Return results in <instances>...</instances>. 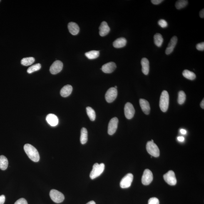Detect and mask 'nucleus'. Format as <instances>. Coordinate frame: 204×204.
Returning <instances> with one entry per match:
<instances>
[{"mask_svg":"<svg viewBox=\"0 0 204 204\" xmlns=\"http://www.w3.org/2000/svg\"><path fill=\"white\" fill-rule=\"evenodd\" d=\"M199 15L201 18H204V9L200 11L199 13Z\"/></svg>","mask_w":204,"mask_h":204,"instance_id":"4c0bfd02","label":"nucleus"},{"mask_svg":"<svg viewBox=\"0 0 204 204\" xmlns=\"http://www.w3.org/2000/svg\"><path fill=\"white\" fill-rule=\"evenodd\" d=\"M85 55L88 59H95L99 56L100 52L96 51H91L85 53Z\"/></svg>","mask_w":204,"mask_h":204,"instance_id":"393cba45","label":"nucleus"},{"mask_svg":"<svg viewBox=\"0 0 204 204\" xmlns=\"http://www.w3.org/2000/svg\"><path fill=\"white\" fill-rule=\"evenodd\" d=\"M118 120L114 117L110 120L108 127V133L110 135H113L116 132L118 128Z\"/></svg>","mask_w":204,"mask_h":204,"instance_id":"9d476101","label":"nucleus"},{"mask_svg":"<svg viewBox=\"0 0 204 204\" xmlns=\"http://www.w3.org/2000/svg\"><path fill=\"white\" fill-rule=\"evenodd\" d=\"M153 173L149 169L145 170L142 177V183L145 185H149L153 181Z\"/></svg>","mask_w":204,"mask_h":204,"instance_id":"1a4fd4ad","label":"nucleus"},{"mask_svg":"<svg viewBox=\"0 0 204 204\" xmlns=\"http://www.w3.org/2000/svg\"><path fill=\"white\" fill-rule=\"evenodd\" d=\"M133 174L128 173L122 178L120 183V187L123 189L129 188L133 182Z\"/></svg>","mask_w":204,"mask_h":204,"instance_id":"6e6552de","label":"nucleus"},{"mask_svg":"<svg viewBox=\"0 0 204 204\" xmlns=\"http://www.w3.org/2000/svg\"><path fill=\"white\" fill-rule=\"evenodd\" d=\"M127 40L124 38H120L116 39L113 43V46L116 48H121L126 46Z\"/></svg>","mask_w":204,"mask_h":204,"instance_id":"412c9836","label":"nucleus"},{"mask_svg":"<svg viewBox=\"0 0 204 204\" xmlns=\"http://www.w3.org/2000/svg\"><path fill=\"white\" fill-rule=\"evenodd\" d=\"M41 66L40 63H36V64L28 68L27 71V73H29V74H31V73L34 72L35 71H39V70L41 69Z\"/></svg>","mask_w":204,"mask_h":204,"instance_id":"c756f323","label":"nucleus"},{"mask_svg":"<svg viewBox=\"0 0 204 204\" xmlns=\"http://www.w3.org/2000/svg\"><path fill=\"white\" fill-rule=\"evenodd\" d=\"M0 2H1V1H0Z\"/></svg>","mask_w":204,"mask_h":204,"instance_id":"c03bdc74","label":"nucleus"},{"mask_svg":"<svg viewBox=\"0 0 204 204\" xmlns=\"http://www.w3.org/2000/svg\"><path fill=\"white\" fill-rule=\"evenodd\" d=\"M165 181L168 185L171 186H174L177 183V179L175 177V174L173 170H170L165 174L163 176Z\"/></svg>","mask_w":204,"mask_h":204,"instance_id":"0eeeda50","label":"nucleus"},{"mask_svg":"<svg viewBox=\"0 0 204 204\" xmlns=\"http://www.w3.org/2000/svg\"><path fill=\"white\" fill-rule=\"evenodd\" d=\"M46 121L48 124L51 126H57L59 122V120L57 116L53 114H49L46 117Z\"/></svg>","mask_w":204,"mask_h":204,"instance_id":"f3484780","label":"nucleus"},{"mask_svg":"<svg viewBox=\"0 0 204 204\" xmlns=\"http://www.w3.org/2000/svg\"><path fill=\"white\" fill-rule=\"evenodd\" d=\"M87 114L92 121H94L96 118V113L94 110L91 107H88L86 108Z\"/></svg>","mask_w":204,"mask_h":204,"instance_id":"cd10ccee","label":"nucleus"},{"mask_svg":"<svg viewBox=\"0 0 204 204\" xmlns=\"http://www.w3.org/2000/svg\"><path fill=\"white\" fill-rule=\"evenodd\" d=\"M204 99H203V100H202L201 103L200 104V106L201 107V108H203V109H204Z\"/></svg>","mask_w":204,"mask_h":204,"instance_id":"a19ab883","label":"nucleus"},{"mask_svg":"<svg viewBox=\"0 0 204 204\" xmlns=\"http://www.w3.org/2000/svg\"><path fill=\"white\" fill-rule=\"evenodd\" d=\"M118 95V91L115 88H111L108 89L105 95V98L107 102L111 103L114 101Z\"/></svg>","mask_w":204,"mask_h":204,"instance_id":"423d86ee","label":"nucleus"},{"mask_svg":"<svg viewBox=\"0 0 204 204\" xmlns=\"http://www.w3.org/2000/svg\"><path fill=\"white\" fill-rule=\"evenodd\" d=\"M183 75L184 77L190 80H193L196 78V75L195 73L188 70H185L183 71Z\"/></svg>","mask_w":204,"mask_h":204,"instance_id":"a878e982","label":"nucleus"},{"mask_svg":"<svg viewBox=\"0 0 204 204\" xmlns=\"http://www.w3.org/2000/svg\"><path fill=\"white\" fill-rule=\"evenodd\" d=\"M88 140V132L86 128H82L81 131L80 141L82 144L84 145L87 143Z\"/></svg>","mask_w":204,"mask_h":204,"instance_id":"4be33fe9","label":"nucleus"},{"mask_svg":"<svg viewBox=\"0 0 204 204\" xmlns=\"http://www.w3.org/2000/svg\"><path fill=\"white\" fill-rule=\"evenodd\" d=\"M51 199L55 203H61L64 200V196L61 192L55 190H52L50 192Z\"/></svg>","mask_w":204,"mask_h":204,"instance_id":"39448f33","label":"nucleus"},{"mask_svg":"<svg viewBox=\"0 0 204 204\" xmlns=\"http://www.w3.org/2000/svg\"><path fill=\"white\" fill-rule=\"evenodd\" d=\"M14 204H28V203L25 199L21 198L17 201Z\"/></svg>","mask_w":204,"mask_h":204,"instance_id":"f704fd0d","label":"nucleus"},{"mask_svg":"<svg viewBox=\"0 0 204 204\" xmlns=\"http://www.w3.org/2000/svg\"><path fill=\"white\" fill-rule=\"evenodd\" d=\"M99 34L101 36H104L109 33L110 28L108 24L105 21H103L101 23L99 27Z\"/></svg>","mask_w":204,"mask_h":204,"instance_id":"2eb2a0df","label":"nucleus"},{"mask_svg":"<svg viewBox=\"0 0 204 204\" xmlns=\"http://www.w3.org/2000/svg\"><path fill=\"white\" fill-rule=\"evenodd\" d=\"M186 99V95L185 93L183 91H180L179 92L178 102L179 104L182 105L183 104Z\"/></svg>","mask_w":204,"mask_h":204,"instance_id":"7c9ffc66","label":"nucleus"},{"mask_svg":"<svg viewBox=\"0 0 204 204\" xmlns=\"http://www.w3.org/2000/svg\"><path fill=\"white\" fill-rule=\"evenodd\" d=\"M114 88H116V89H117V87L116 86H115L114 87Z\"/></svg>","mask_w":204,"mask_h":204,"instance_id":"37998d69","label":"nucleus"},{"mask_svg":"<svg viewBox=\"0 0 204 204\" xmlns=\"http://www.w3.org/2000/svg\"><path fill=\"white\" fill-rule=\"evenodd\" d=\"M63 63L59 60L54 62L50 67V71L52 74L56 75L60 72L63 68Z\"/></svg>","mask_w":204,"mask_h":204,"instance_id":"9b49d317","label":"nucleus"},{"mask_svg":"<svg viewBox=\"0 0 204 204\" xmlns=\"http://www.w3.org/2000/svg\"><path fill=\"white\" fill-rule=\"evenodd\" d=\"M105 169V165L104 163L99 164L98 163H95L93 166L90 175V178L92 179H94L100 176L103 173Z\"/></svg>","mask_w":204,"mask_h":204,"instance_id":"7ed1b4c3","label":"nucleus"},{"mask_svg":"<svg viewBox=\"0 0 204 204\" xmlns=\"http://www.w3.org/2000/svg\"><path fill=\"white\" fill-rule=\"evenodd\" d=\"M8 166V160L4 155L0 156V169L1 170H6Z\"/></svg>","mask_w":204,"mask_h":204,"instance_id":"b1692460","label":"nucleus"},{"mask_svg":"<svg viewBox=\"0 0 204 204\" xmlns=\"http://www.w3.org/2000/svg\"><path fill=\"white\" fill-rule=\"evenodd\" d=\"M35 61V58L32 57H30L23 58L21 60V63L23 66H27L33 64Z\"/></svg>","mask_w":204,"mask_h":204,"instance_id":"bb28decb","label":"nucleus"},{"mask_svg":"<svg viewBox=\"0 0 204 204\" xmlns=\"http://www.w3.org/2000/svg\"><path fill=\"white\" fill-rule=\"evenodd\" d=\"M140 104L143 112L146 115L149 114L150 110L149 103L146 100L140 99Z\"/></svg>","mask_w":204,"mask_h":204,"instance_id":"dca6fc26","label":"nucleus"},{"mask_svg":"<svg viewBox=\"0 0 204 204\" xmlns=\"http://www.w3.org/2000/svg\"><path fill=\"white\" fill-rule=\"evenodd\" d=\"M86 204H96V203H95V202L94 201H91L88 202V203H87Z\"/></svg>","mask_w":204,"mask_h":204,"instance_id":"79ce46f5","label":"nucleus"},{"mask_svg":"<svg viewBox=\"0 0 204 204\" xmlns=\"http://www.w3.org/2000/svg\"><path fill=\"white\" fill-rule=\"evenodd\" d=\"M177 139L179 141L181 142H183L185 140V138L183 137H179L177 138Z\"/></svg>","mask_w":204,"mask_h":204,"instance_id":"58836bf2","label":"nucleus"},{"mask_svg":"<svg viewBox=\"0 0 204 204\" xmlns=\"http://www.w3.org/2000/svg\"><path fill=\"white\" fill-rule=\"evenodd\" d=\"M142 71L145 75H148L149 71V62L146 58H142L141 61Z\"/></svg>","mask_w":204,"mask_h":204,"instance_id":"6ab92c4d","label":"nucleus"},{"mask_svg":"<svg viewBox=\"0 0 204 204\" xmlns=\"http://www.w3.org/2000/svg\"><path fill=\"white\" fill-rule=\"evenodd\" d=\"M180 133L182 134L185 135L186 133V131L185 129H182L180 130Z\"/></svg>","mask_w":204,"mask_h":204,"instance_id":"ea45409f","label":"nucleus"},{"mask_svg":"<svg viewBox=\"0 0 204 204\" xmlns=\"http://www.w3.org/2000/svg\"><path fill=\"white\" fill-rule=\"evenodd\" d=\"M24 149L28 156L34 162L39 161L40 157L37 150L31 145L27 144L24 145Z\"/></svg>","mask_w":204,"mask_h":204,"instance_id":"f257e3e1","label":"nucleus"},{"mask_svg":"<svg viewBox=\"0 0 204 204\" xmlns=\"http://www.w3.org/2000/svg\"><path fill=\"white\" fill-rule=\"evenodd\" d=\"M177 41H178V39L176 36H174L171 38L169 43L168 47L165 50V54L168 55L173 52L175 46H176Z\"/></svg>","mask_w":204,"mask_h":204,"instance_id":"4468645a","label":"nucleus"},{"mask_svg":"<svg viewBox=\"0 0 204 204\" xmlns=\"http://www.w3.org/2000/svg\"><path fill=\"white\" fill-rule=\"evenodd\" d=\"M146 149L148 153L155 157L160 156V150L158 147L153 142L149 141L146 145Z\"/></svg>","mask_w":204,"mask_h":204,"instance_id":"20e7f679","label":"nucleus"},{"mask_svg":"<svg viewBox=\"0 0 204 204\" xmlns=\"http://www.w3.org/2000/svg\"><path fill=\"white\" fill-rule=\"evenodd\" d=\"M68 28L70 33L73 35H76L79 32V27L76 23L71 22L68 23Z\"/></svg>","mask_w":204,"mask_h":204,"instance_id":"a211bd4d","label":"nucleus"},{"mask_svg":"<svg viewBox=\"0 0 204 204\" xmlns=\"http://www.w3.org/2000/svg\"><path fill=\"white\" fill-rule=\"evenodd\" d=\"M188 4V1L185 0H179L177 1L175 4V6L177 9L180 10L186 7Z\"/></svg>","mask_w":204,"mask_h":204,"instance_id":"c85d7f7f","label":"nucleus"},{"mask_svg":"<svg viewBox=\"0 0 204 204\" xmlns=\"http://www.w3.org/2000/svg\"><path fill=\"white\" fill-rule=\"evenodd\" d=\"M196 48L199 51H204V43H198L196 45Z\"/></svg>","mask_w":204,"mask_h":204,"instance_id":"72a5a7b5","label":"nucleus"},{"mask_svg":"<svg viewBox=\"0 0 204 204\" xmlns=\"http://www.w3.org/2000/svg\"><path fill=\"white\" fill-rule=\"evenodd\" d=\"M5 199H6V198L4 195H2L0 196V204H4L5 203Z\"/></svg>","mask_w":204,"mask_h":204,"instance_id":"e433bc0d","label":"nucleus"},{"mask_svg":"<svg viewBox=\"0 0 204 204\" xmlns=\"http://www.w3.org/2000/svg\"><path fill=\"white\" fill-rule=\"evenodd\" d=\"M159 200L156 197H153L149 199L148 204H159Z\"/></svg>","mask_w":204,"mask_h":204,"instance_id":"473e14b6","label":"nucleus"},{"mask_svg":"<svg viewBox=\"0 0 204 204\" xmlns=\"http://www.w3.org/2000/svg\"><path fill=\"white\" fill-rule=\"evenodd\" d=\"M158 24L162 28H165L168 26V23L164 19H160L158 22Z\"/></svg>","mask_w":204,"mask_h":204,"instance_id":"2f4dec72","label":"nucleus"},{"mask_svg":"<svg viewBox=\"0 0 204 204\" xmlns=\"http://www.w3.org/2000/svg\"><path fill=\"white\" fill-rule=\"evenodd\" d=\"M163 2V0H152L151 2L154 5H158Z\"/></svg>","mask_w":204,"mask_h":204,"instance_id":"c9c22d12","label":"nucleus"},{"mask_svg":"<svg viewBox=\"0 0 204 204\" xmlns=\"http://www.w3.org/2000/svg\"><path fill=\"white\" fill-rule=\"evenodd\" d=\"M72 90V87L71 85H67L62 88L60 91V94L63 97H67L71 94Z\"/></svg>","mask_w":204,"mask_h":204,"instance_id":"aec40b11","label":"nucleus"},{"mask_svg":"<svg viewBox=\"0 0 204 204\" xmlns=\"http://www.w3.org/2000/svg\"><path fill=\"white\" fill-rule=\"evenodd\" d=\"M135 113V110L133 105L130 103H127L124 107V113L126 117L128 119L133 118Z\"/></svg>","mask_w":204,"mask_h":204,"instance_id":"f8f14e48","label":"nucleus"},{"mask_svg":"<svg viewBox=\"0 0 204 204\" xmlns=\"http://www.w3.org/2000/svg\"><path fill=\"white\" fill-rule=\"evenodd\" d=\"M116 68V63L113 62H111L104 65L101 69L105 73H110L113 72Z\"/></svg>","mask_w":204,"mask_h":204,"instance_id":"ddd939ff","label":"nucleus"},{"mask_svg":"<svg viewBox=\"0 0 204 204\" xmlns=\"http://www.w3.org/2000/svg\"><path fill=\"white\" fill-rule=\"evenodd\" d=\"M154 42L156 46L161 47L163 42V38L160 33H156L154 36Z\"/></svg>","mask_w":204,"mask_h":204,"instance_id":"5701e85b","label":"nucleus"},{"mask_svg":"<svg viewBox=\"0 0 204 204\" xmlns=\"http://www.w3.org/2000/svg\"><path fill=\"white\" fill-rule=\"evenodd\" d=\"M169 95L168 92L164 90L161 93L160 101V109L163 112H166L168 110L169 105Z\"/></svg>","mask_w":204,"mask_h":204,"instance_id":"f03ea898","label":"nucleus"}]
</instances>
